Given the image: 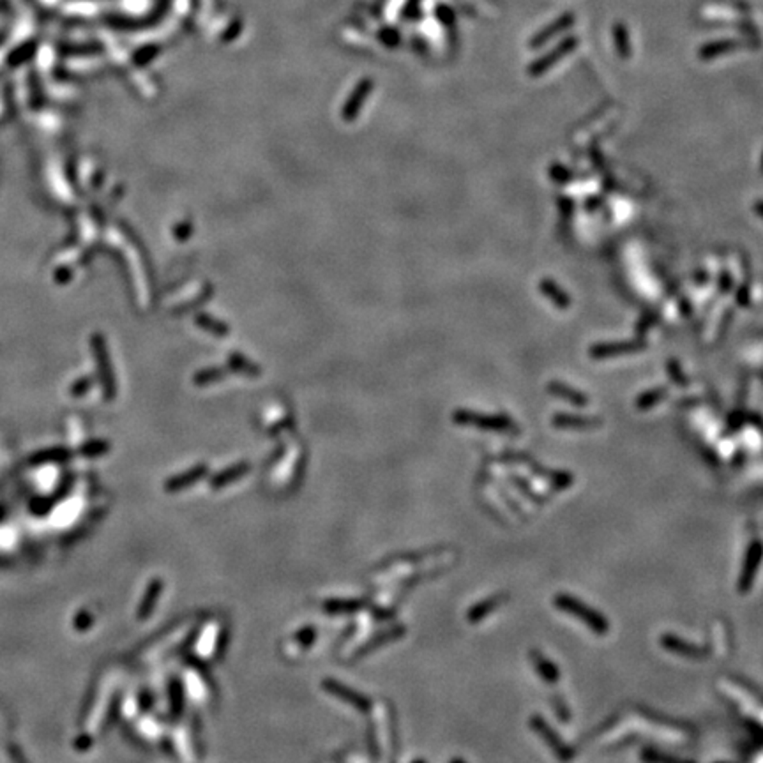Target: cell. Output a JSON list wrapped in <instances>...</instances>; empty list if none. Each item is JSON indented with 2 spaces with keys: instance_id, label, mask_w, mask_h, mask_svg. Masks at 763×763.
<instances>
[{
  "instance_id": "1",
  "label": "cell",
  "mask_w": 763,
  "mask_h": 763,
  "mask_svg": "<svg viewBox=\"0 0 763 763\" xmlns=\"http://www.w3.org/2000/svg\"><path fill=\"white\" fill-rule=\"evenodd\" d=\"M553 603H555V606L561 609V612L578 618V620H580L585 627H589L592 633L603 636V634H606L609 631L608 618H606L601 612H597V609H594L590 605H587L585 601L578 599V597L571 596V594H558V596L553 599Z\"/></svg>"
},
{
  "instance_id": "2",
  "label": "cell",
  "mask_w": 763,
  "mask_h": 763,
  "mask_svg": "<svg viewBox=\"0 0 763 763\" xmlns=\"http://www.w3.org/2000/svg\"><path fill=\"white\" fill-rule=\"evenodd\" d=\"M454 421L461 426L479 428L486 431H499V433H518V426L511 417L505 415H488L475 414L470 410H458L454 414Z\"/></svg>"
},
{
  "instance_id": "3",
  "label": "cell",
  "mask_w": 763,
  "mask_h": 763,
  "mask_svg": "<svg viewBox=\"0 0 763 763\" xmlns=\"http://www.w3.org/2000/svg\"><path fill=\"white\" fill-rule=\"evenodd\" d=\"M530 727H532V730L539 735L541 739L546 742V746H548L550 749L558 756V758L561 760L571 758L572 756L571 747H569L567 744L558 737V733H556V731L553 730V728L550 727L541 715H532V719H530Z\"/></svg>"
},
{
  "instance_id": "4",
  "label": "cell",
  "mask_w": 763,
  "mask_h": 763,
  "mask_svg": "<svg viewBox=\"0 0 763 763\" xmlns=\"http://www.w3.org/2000/svg\"><path fill=\"white\" fill-rule=\"evenodd\" d=\"M763 556V544L760 541H753L749 546H747L746 558H744L742 571H740V580H739V590L740 592H747V590L753 587V581H755L756 571H758V565L762 562Z\"/></svg>"
},
{
  "instance_id": "5",
  "label": "cell",
  "mask_w": 763,
  "mask_h": 763,
  "mask_svg": "<svg viewBox=\"0 0 763 763\" xmlns=\"http://www.w3.org/2000/svg\"><path fill=\"white\" fill-rule=\"evenodd\" d=\"M576 45H578L576 37H565V39L562 41V43H558L552 52H548L543 59L534 62V64L530 65L528 73L532 74V76H539V74L546 73L552 65H555L562 57H565L567 53H571L572 50L576 48Z\"/></svg>"
},
{
  "instance_id": "6",
  "label": "cell",
  "mask_w": 763,
  "mask_h": 763,
  "mask_svg": "<svg viewBox=\"0 0 763 763\" xmlns=\"http://www.w3.org/2000/svg\"><path fill=\"white\" fill-rule=\"evenodd\" d=\"M661 645L665 647L668 652L677 654V656L686 659H703L707 656L705 647L691 643L687 642V640H684V638L673 636V634H662Z\"/></svg>"
},
{
  "instance_id": "7",
  "label": "cell",
  "mask_w": 763,
  "mask_h": 763,
  "mask_svg": "<svg viewBox=\"0 0 763 763\" xmlns=\"http://www.w3.org/2000/svg\"><path fill=\"white\" fill-rule=\"evenodd\" d=\"M645 348V343L642 342H617V343H599L590 348V357L592 359H613L620 355H629V353L638 352Z\"/></svg>"
},
{
  "instance_id": "8",
  "label": "cell",
  "mask_w": 763,
  "mask_h": 763,
  "mask_svg": "<svg viewBox=\"0 0 763 763\" xmlns=\"http://www.w3.org/2000/svg\"><path fill=\"white\" fill-rule=\"evenodd\" d=\"M324 689H327L331 694H333V696L339 698L342 702L348 703V705H352L353 709H357V711L366 712L368 709H370V700L364 698V696H362V694H359L357 691H352L350 687H346V686H343V684L336 682V680H325Z\"/></svg>"
},
{
  "instance_id": "9",
  "label": "cell",
  "mask_w": 763,
  "mask_h": 763,
  "mask_svg": "<svg viewBox=\"0 0 763 763\" xmlns=\"http://www.w3.org/2000/svg\"><path fill=\"white\" fill-rule=\"evenodd\" d=\"M530 661H532L534 665V670L541 675V678H543L544 682L552 684V686L558 682L561 671H558V668L555 666V662L550 661L544 654H541L539 650H532V652H530Z\"/></svg>"
},
{
  "instance_id": "10",
  "label": "cell",
  "mask_w": 763,
  "mask_h": 763,
  "mask_svg": "<svg viewBox=\"0 0 763 763\" xmlns=\"http://www.w3.org/2000/svg\"><path fill=\"white\" fill-rule=\"evenodd\" d=\"M553 426L561 430H594L599 426V421L594 417H583V415H569L558 414L553 417Z\"/></svg>"
},
{
  "instance_id": "11",
  "label": "cell",
  "mask_w": 763,
  "mask_h": 763,
  "mask_svg": "<svg viewBox=\"0 0 763 763\" xmlns=\"http://www.w3.org/2000/svg\"><path fill=\"white\" fill-rule=\"evenodd\" d=\"M572 23H574V17H572L571 12H565L564 17H561L556 21H553V23L548 25V27L543 30V32L537 34V36L534 37L532 41H530V46H532V48H536V46H543L546 41H550L552 37H555L556 34L564 32V30L569 29Z\"/></svg>"
},
{
  "instance_id": "12",
  "label": "cell",
  "mask_w": 763,
  "mask_h": 763,
  "mask_svg": "<svg viewBox=\"0 0 763 763\" xmlns=\"http://www.w3.org/2000/svg\"><path fill=\"white\" fill-rule=\"evenodd\" d=\"M548 390L553 394V396H555V398L562 399V401H567L569 405H574V406H587V405H589V398H587L583 393H580V390H576V389H572V387H569V386H564V384H558V382H553V384H550Z\"/></svg>"
},
{
  "instance_id": "13",
  "label": "cell",
  "mask_w": 763,
  "mask_h": 763,
  "mask_svg": "<svg viewBox=\"0 0 763 763\" xmlns=\"http://www.w3.org/2000/svg\"><path fill=\"white\" fill-rule=\"evenodd\" d=\"M541 292H543V295L548 299L552 304H555L556 308H561V309H565L571 306V297L567 295V292H564V290L558 286V284L555 283V281L552 280H543L541 281Z\"/></svg>"
},
{
  "instance_id": "14",
  "label": "cell",
  "mask_w": 763,
  "mask_h": 763,
  "mask_svg": "<svg viewBox=\"0 0 763 763\" xmlns=\"http://www.w3.org/2000/svg\"><path fill=\"white\" fill-rule=\"evenodd\" d=\"M205 472H207L205 465H196L195 468H191V470L184 472V474L175 475L174 479L168 481L167 490H170V492H179V490H184V488H189L191 484H195L196 481L202 479L203 475H205Z\"/></svg>"
},
{
  "instance_id": "15",
  "label": "cell",
  "mask_w": 763,
  "mask_h": 763,
  "mask_svg": "<svg viewBox=\"0 0 763 763\" xmlns=\"http://www.w3.org/2000/svg\"><path fill=\"white\" fill-rule=\"evenodd\" d=\"M248 472H249V463H237V465H233V467L227 468V470L220 472V474L216 475L214 479L211 481V486L212 488L228 486V484L236 483L239 477L248 474Z\"/></svg>"
},
{
  "instance_id": "16",
  "label": "cell",
  "mask_w": 763,
  "mask_h": 763,
  "mask_svg": "<svg viewBox=\"0 0 763 763\" xmlns=\"http://www.w3.org/2000/svg\"><path fill=\"white\" fill-rule=\"evenodd\" d=\"M505 601V596H492V597H488L486 601L479 603V605H475L474 608L470 609V613H468V620L470 622H479L481 618H484L486 615H490L492 612H495L497 608H499L502 603Z\"/></svg>"
},
{
  "instance_id": "17",
  "label": "cell",
  "mask_w": 763,
  "mask_h": 763,
  "mask_svg": "<svg viewBox=\"0 0 763 763\" xmlns=\"http://www.w3.org/2000/svg\"><path fill=\"white\" fill-rule=\"evenodd\" d=\"M739 46H740L739 41H731V39L714 41V43H709V45H705L702 50H700V57H702L703 61H709V59L718 57V55H721V53L731 52V50L739 48Z\"/></svg>"
},
{
  "instance_id": "18",
  "label": "cell",
  "mask_w": 763,
  "mask_h": 763,
  "mask_svg": "<svg viewBox=\"0 0 763 763\" xmlns=\"http://www.w3.org/2000/svg\"><path fill=\"white\" fill-rule=\"evenodd\" d=\"M196 324H198L202 329L207 331V333L214 334V336H224V334L230 333V329H228L227 324H223V322L209 317V315H205V313H200L198 317H196Z\"/></svg>"
},
{
  "instance_id": "19",
  "label": "cell",
  "mask_w": 763,
  "mask_h": 763,
  "mask_svg": "<svg viewBox=\"0 0 763 763\" xmlns=\"http://www.w3.org/2000/svg\"><path fill=\"white\" fill-rule=\"evenodd\" d=\"M230 366H231V370H236L237 373L246 375V377H256V375H260L258 366L253 364L251 361H248V359L244 357V355H240V353H233V355H230Z\"/></svg>"
},
{
  "instance_id": "20",
  "label": "cell",
  "mask_w": 763,
  "mask_h": 763,
  "mask_svg": "<svg viewBox=\"0 0 763 763\" xmlns=\"http://www.w3.org/2000/svg\"><path fill=\"white\" fill-rule=\"evenodd\" d=\"M224 370L221 368H205V370L198 371L195 375V384L196 386H209V384H216L224 377Z\"/></svg>"
},
{
  "instance_id": "21",
  "label": "cell",
  "mask_w": 763,
  "mask_h": 763,
  "mask_svg": "<svg viewBox=\"0 0 763 763\" xmlns=\"http://www.w3.org/2000/svg\"><path fill=\"white\" fill-rule=\"evenodd\" d=\"M665 398H666V390L665 389L647 390L645 394H642V396H640V399L636 401V406H638V408H642V410H647V408H650V406L658 405V403L662 401Z\"/></svg>"
},
{
  "instance_id": "22",
  "label": "cell",
  "mask_w": 763,
  "mask_h": 763,
  "mask_svg": "<svg viewBox=\"0 0 763 763\" xmlns=\"http://www.w3.org/2000/svg\"><path fill=\"white\" fill-rule=\"evenodd\" d=\"M613 36H615V45H617L618 53H620L624 59L629 57L631 55L629 37H627V30H625L624 25H617L615 30H613Z\"/></svg>"
},
{
  "instance_id": "23",
  "label": "cell",
  "mask_w": 763,
  "mask_h": 763,
  "mask_svg": "<svg viewBox=\"0 0 763 763\" xmlns=\"http://www.w3.org/2000/svg\"><path fill=\"white\" fill-rule=\"evenodd\" d=\"M362 606L361 601H355V599H333V601L325 603V609L327 612H353V609H359Z\"/></svg>"
},
{
  "instance_id": "24",
  "label": "cell",
  "mask_w": 763,
  "mask_h": 763,
  "mask_svg": "<svg viewBox=\"0 0 763 763\" xmlns=\"http://www.w3.org/2000/svg\"><path fill=\"white\" fill-rule=\"evenodd\" d=\"M191 233H193V227H191L189 221L179 223L177 224V228H175V237H177L179 240H187Z\"/></svg>"
},
{
  "instance_id": "25",
  "label": "cell",
  "mask_w": 763,
  "mask_h": 763,
  "mask_svg": "<svg viewBox=\"0 0 763 763\" xmlns=\"http://www.w3.org/2000/svg\"><path fill=\"white\" fill-rule=\"evenodd\" d=\"M670 375L671 378L675 380V384H680V386H686V378H684L682 371L678 370V368H675V366H671L670 368Z\"/></svg>"
},
{
  "instance_id": "26",
  "label": "cell",
  "mask_w": 763,
  "mask_h": 763,
  "mask_svg": "<svg viewBox=\"0 0 763 763\" xmlns=\"http://www.w3.org/2000/svg\"><path fill=\"white\" fill-rule=\"evenodd\" d=\"M755 211H756V214L762 216V218H763V202H758V203H756V205H755Z\"/></svg>"
},
{
  "instance_id": "27",
  "label": "cell",
  "mask_w": 763,
  "mask_h": 763,
  "mask_svg": "<svg viewBox=\"0 0 763 763\" xmlns=\"http://www.w3.org/2000/svg\"><path fill=\"white\" fill-rule=\"evenodd\" d=\"M762 168H763V161H762Z\"/></svg>"
}]
</instances>
